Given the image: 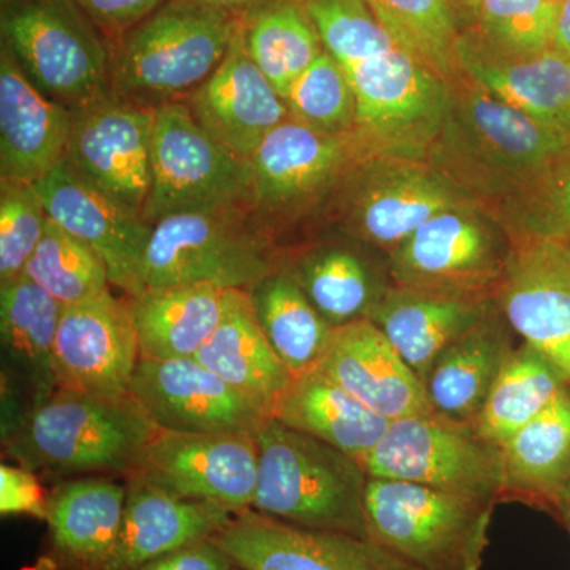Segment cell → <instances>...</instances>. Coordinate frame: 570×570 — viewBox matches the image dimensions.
Returning a JSON list of instances; mask_svg holds the SVG:
<instances>
[{
	"instance_id": "cell-1",
	"label": "cell",
	"mask_w": 570,
	"mask_h": 570,
	"mask_svg": "<svg viewBox=\"0 0 570 570\" xmlns=\"http://www.w3.org/2000/svg\"><path fill=\"white\" fill-rule=\"evenodd\" d=\"M460 75L450 81L448 118L428 159L471 200L475 194L512 204L570 151V138Z\"/></svg>"
},
{
	"instance_id": "cell-2",
	"label": "cell",
	"mask_w": 570,
	"mask_h": 570,
	"mask_svg": "<svg viewBox=\"0 0 570 570\" xmlns=\"http://www.w3.org/2000/svg\"><path fill=\"white\" fill-rule=\"evenodd\" d=\"M157 431L130 395L56 389L3 420V448L32 472L129 479Z\"/></svg>"
},
{
	"instance_id": "cell-3",
	"label": "cell",
	"mask_w": 570,
	"mask_h": 570,
	"mask_svg": "<svg viewBox=\"0 0 570 570\" xmlns=\"http://www.w3.org/2000/svg\"><path fill=\"white\" fill-rule=\"evenodd\" d=\"M258 449L253 509L307 530L370 539L367 474L354 456L268 419Z\"/></svg>"
},
{
	"instance_id": "cell-4",
	"label": "cell",
	"mask_w": 570,
	"mask_h": 570,
	"mask_svg": "<svg viewBox=\"0 0 570 570\" xmlns=\"http://www.w3.org/2000/svg\"><path fill=\"white\" fill-rule=\"evenodd\" d=\"M243 14L168 0L122 36L111 56L110 94L157 108L195 91L223 62Z\"/></svg>"
},
{
	"instance_id": "cell-5",
	"label": "cell",
	"mask_w": 570,
	"mask_h": 570,
	"mask_svg": "<svg viewBox=\"0 0 570 570\" xmlns=\"http://www.w3.org/2000/svg\"><path fill=\"white\" fill-rule=\"evenodd\" d=\"M370 539L420 570H480L493 502L395 479H367Z\"/></svg>"
},
{
	"instance_id": "cell-6",
	"label": "cell",
	"mask_w": 570,
	"mask_h": 570,
	"mask_svg": "<svg viewBox=\"0 0 570 570\" xmlns=\"http://www.w3.org/2000/svg\"><path fill=\"white\" fill-rule=\"evenodd\" d=\"M2 45L41 94L70 110L110 94L111 56L75 0H2Z\"/></svg>"
},
{
	"instance_id": "cell-7",
	"label": "cell",
	"mask_w": 570,
	"mask_h": 570,
	"mask_svg": "<svg viewBox=\"0 0 570 570\" xmlns=\"http://www.w3.org/2000/svg\"><path fill=\"white\" fill-rule=\"evenodd\" d=\"M344 70L356 100L354 135L367 159L426 160L448 118L450 82L401 47Z\"/></svg>"
},
{
	"instance_id": "cell-8",
	"label": "cell",
	"mask_w": 570,
	"mask_h": 570,
	"mask_svg": "<svg viewBox=\"0 0 570 570\" xmlns=\"http://www.w3.org/2000/svg\"><path fill=\"white\" fill-rule=\"evenodd\" d=\"M360 463L367 478L404 480L493 504L505 498L501 445L483 438L474 423L436 412L390 423Z\"/></svg>"
},
{
	"instance_id": "cell-9",
	"label": "cell",
	"mask_w": 570,
	"mask_h": 570,
	"mask_svg": "<svg viewBox=\"0 0 570 570\" xmlns=\"http://www.w3.org/2000/svg\"><path fill=\"white\" fill-rule=\"evenodd\" d=\"M247 200L249 163L214 140L187 105L157 107L145 219L154 225L176 214L235 209Z\"/></svg>"
},
{
	"instance_id": "cell-10",
	"label": "cell",
	"mask_w": 570,
	"mask_h": 570,
	"mask_svg": "<svg viewBox=\"0 0 570 570\" xmlns=\"http://www.w3.org/2000/svg\"><path fill=\"white\" fill-rule=\"evenodd\" d=\"M232 214L183 213L154 224L142 287L205 283L247 292L276 272L268 242Z\"/></svg>"
},
{
	"instance_id": "cell-11",
	"label": "cell",
	"mask_w": 570,
	"mask_h": 570,
	"mask_svg": "<svg viewBox=\"0 0 570 570\" xmlns=\"http://www.w3.org/2000/svg\"><path fill=\"white\" fill-rule=\"evenodd\" d=\"M513 242L471 202L420 225L389 253L393 284L450 294L494 296Z\"/></svg>"
},
{
	"instance_id": "cell-12",
	"label": "cell",
	"mask_w": 570,
	"mask_h": 570,
	"mask_svg": "<svg viewBox=\"0 0 570 570\" xmlns=\"http://www.w3.org/2000/svg\"><path fill=\"white\" fill-rule=\"evenodd\" d=\"M257 466L255 433L159 430L132 478L176 498L213 502L239 512L253 508Z\"/></svg>"
},
{
	"instance_id": "cell-13",
	"label": "cell",
	"mask_w": 570,
	"mask_h": 570,
	"mask_svg": "<svg viewBox=\"0 0 570 570\" xmlns=\"http://www.w3.org/2000/svg\"><path fill=\"white\" fill-rule=\"evenodd\" d=\"M515 239L494 294L499 313L570 387L569 243L538 236Z\"/></svg>"
},
{
	"instance_id": "cell-14",
	"label": "cell",
	"mask_w": 570,
	"mask_h": 570,
	"mask_svg": "<svg viewBox=\"0 0 570 570\" xmlns=\"http://www.w3.org/2000/svg\"><path fill=\"white\" fill-rule=\"evenodd\" d=\"M156 108L108 96L71 110L67 160L105 194L142 213L151 189Z\"/></svg>"
},
{
	"instance_id": "cell-15",
	"label": "cell",
	"mask_w": 570,
	"mask_h": 570,
	"mask_svg": "<svg viewBox=\"0 0 570 570\" xmlns=\"http://www.w3.org/2000/svg\"><path fill=\"white\" fill-rule=\"evenodd\" d=\"M36 189L48 217L99 254L111 287L127 296L145 291L142 261L154 225L142 213L82 178L67 157L36 183Z\"/></svg>"
},
{
	"instance_id": "cell-16",
	"label": "cell",
	"mask_w": 570,
	"mask_h": 570,
	"mask_svg": "<svg viewBox=\"0 0 570 570\" xmlns=\"http://www.w3.org/2000/svg\"><path fill=\"white\" fill-rule=\"evenodd\" d=\"M213 540L247 570H420L373 539L307 530L253 508L236 512Z\"/></svg>"
},
{
	"instance_id": "cell-17",
	"label": "cell",
	"mask_w": 570,
	"mask_h": 570,
	"mask_svg": "<svg viewBox=\"0 0 570 570\" xmlns=\"http://www.w3.org/2000/svg\"><path fill=\"white\" fill-rule=\"evenodd\" d=\"M140 360L129 296L119 298L108 288L63 307L55 347L56 389L129 395Z\"/></svg>"
},
{
	"instance_id": "cell-18",
	"label": "cell",
	"mask_w": 570,
	"mask_h": 570,
	"mask_svg": "<svg viewBox=\"0 0 570 570\" xmlns=\"http://www.w3.org/2000/svg\"><path fill=\"white\" fill-rule=\"evenodd\" d=\"M129 395L171 433H255L272 419L195 358H141Z\"/></svg>"
},
{
	"instance_id": "cell-19",
	"label": "cell",
	"mask_w": 570,
	"mask_h": 570,
	"mask_svg": "<svg viewBox=\"0 0 570 570\" xmlns=\"http://www.w3.org/2000/svg\"><path fill=\"white\" fill-rule=\"evenodd\" d=\"M362 159L367 157L355 135L321 134L285 119L247 160L250 202L269 213L294 212L322 197Z\"/></svg>"
},
{
	"instance_id": "cell-20",
	"label": "cell",
	"mask_w": 570,
	"mask_h": 570,
	"mask_svg": "<svg viewBox=\"0 0 570 570\" xmlns=\"http://www.w3.org/2000/svg\"><path fill=\"white\" fill-rule=\"evenodd\" d=\"M367 164L348 228L360 242L389 253L438 213L472 202L426 160L374 157Z\"/></svg>"
},
{
	"instance_id": "cell-21",
	"label": "cell",
	"mask_w": 570,
	"mask_h": 570,
	"mask_svg": "<svg viewBox=\"0 0 570 570\" xmlns=\"http://www.w3.org/2000/svg\"><path fill=\"white\" fill-rule=\"evenodd\" d=\"M187 107L214 140L245 160L291 118L283 97L247 51L243 20L223 62L190 94Z\"/></svg>"
},
{
	"instance_id": "cell-22",
	"label": "cell",
	"mask_w": 570,
	"mask_h": 570,
	"mask_svg": "<svg viewBox=\"0 0 570 570\" xmlns=\"http://www.w3.org/2000/svg\"><path fill=\"white\" fill-rule=\"evenodd\" d=\"M456 61L461 75L491 96L570 138V61L557 48L510 55L479 33H461Z\"/></svg>"
},
{
	"instance_id": "cell-23",
	"label": "cell",
	"mask_w": 570,
	"mask_h": 570,
	"mask_svg": "<svg viewBox=\"0 0 570 570\" xmlns=\"http://www.w3.org/2000/svg\"><path fill=\"white\" fill-rule=\"evenodd\" d=\"M71 110L41 94L0 51V181L36 184L67 157Z\"/></svg>"
},
{
	"instance_id": "cell-24",
	"label": "cell",
	"mask_w": 570,
	"mask_h": 570,
	"mask_svg": "<svg viewBox=\"0 0 570 570\" xmlns=\"http://www.w3.org/2000/svg\"><path fill=\"white\" fill-rule=\"evenodd\" d=\"M318 370L390 422L433 412L423 382L370 318L336 328Z\"/></svg>"
},
{
	"instance_id": "cell-25",
	"label": "cell",
	"mask_w": 570,
	"mask_h": 570,
	"mask_svg": "<svg viewBox=\"0 0 570 570\" xmlns=\"http://www.w3.org/2000/svg\"><path fill=\"white\" fill-rule=\"evenodd\" d=\"M127 483L86 475L56 487L47 497L50 551L45 570H107L126 509Z\"/></svg>"
},
{
	"instance_id": "cell-26",
	"label": "cell",
	"mask_w": 570,
	"mask_h": 570,
	"mask_svg": "<svg viewBox=\"0 0 570 570\" xmlns=\"http://www.w3.org/2000/svg\"><path fill=\"white\" fill-rule=\"evenodd\" d=\"M497 309L494 296L393 284L367 318L423 382L445 348Z\"/></svg>"
},
{
	"instance_id": "cell-27",
	"label": "cell",
	"mask_w": 570,
	"mask_h": 570,
	"mask_svg": "<svg viewBox=\"0 0 570 570\" xmlns=\"http://www.w3.org/2000/svg\"><path fill=\"white\" fill-rule=\"evenodd\" d=\"M235 513L213 502L176 498L137 478L127 479L121 534L107 570H135L190 543L213 539Z\"/></svg>"
},
{
	"instance_id": "cell-28",
	"label": "cell",
	"mask_w": 570,
	"mask_h": 570,
	"mask_svg": "<svg viewBox=\"0 0 570 570\" xmlns=\"http://www.w3.org/2000/svg\"><path fill=\"white\" fill-rule=\"evenodd\" d=\"M62 311L58 299L26 275L0 284L3 385L10 396L21 393L28 400L24 409L56 390L55 347Z\"/></svg>"
},
{
	"instance_id": "cell-29",
	"label": "cell",
	"mask_w": 570,
	"mask_h": 570,
	"mask_svg": "<svg viewBox=\"0 0 570 570\" xmlns=\"http://www.w3.org/2000/svg\"><path fill=\"white\" fill-rule=\"evenodd\" d=\"M195 360L242 393L266 417L275 415L294 379L266 341L249 295L236 288L228 294L223 321Z\"/></svg>"
},
{
	"instance_id": "cell-30",
	"label": "cell",
	"mask_w": 570,
	"mask_h": 570,
	"mask_svg": "<svg viewBox=\"0 0 570 570\" xmlns=\"http://www.w3.org/2000/svg\"><path fill=\"white\" fill-rule=\"evenodd\" d=\"M232 288L175 284L129 296L145 360L195 358L223 321Z\"/></svg>"
},
{
	"instance_id": "cell-31",
	"label": "cell",
	"mask_w": 570,
	"mask_h": 570,
	"mask_svg": "<svg viewBox=\"0 0 570 570\" xmlns=\"http://www.w3.org/2000/svg\"><path fill=\"white\" fill-rule=\"evenodd\" d=\"M499 309L445 348L423 379L431 411L459 422H474L512 348Z\"/></svg>"
},
{
	"instance_id": "cell-32",
	"label": "cell",
	"mask_w": 570,
	"mask_h": 570,
	"mask_svg": "<svg viewBox=\"0 0 570 570\" xmlns=\"http://www.w3.org/2000/svg\"><path fill=\"white\" fill-rule=\"evenodd\" d=\"M273 419L358 461L376 448L392 423L321 370L292 379Z\"/></svg>"
},
{
	"instance_id": "cell-33",
	"label": "cell",
	"mask_w": 570,
	"mask_h": 570,
	"mask_svg": "<svg viewBox=\"0 0 570 570\" xmlns=\"http://www.w3.org/2000/svg\"><path fill=\"white\" fill-rule=\"evenodd\" d=\"M247 295L266 341L292 376L318 370L332 348L336 328L322 317L294 277L277 268Z\"/></svg>"
},
{
	"instance_id": "cell-34",
	"label": "cell",
	"mask_w": 570,
	"mask_h": 570,
	"mask_svg": "<svg viewBox=\"0 0 570 570\" xmlns=\"http://www.w3.org/2000/svg\"><path fill=\"white\" fill-rule=\"evenodd\" d=\"M284 269L335 328L370 317L393 285L365 255L347 246L316 247Z\"/></svg>"
},
{
	"instance_id": "cell-35",
	"label": "cell",
	"mask_w": 570,
	"mask_h": 570,
	"mask_svg": "<svg viewBox=\"0 0 570 570\" xmlns=\"http://www.w3.org/2000/svg\"><path fill=\"white\" fill-rule=\"evenodd\" d=\"M501 449L505 497L551 502L570 479V389Z\"/></svg>"
},
{
	"instance_id": "cell-36",
	"label": "cell",
	"mask_w": 570,
	"mask_h": 570,
	"mask_svg": "<svg viewBox=\"0 0 570 570\" xmlns=\"http://www.w3.org/2000/svg\"><path fill=\"white\" fill-rule=\"evenodd\" d=\"M566 389L570 387L560 371L523 343L510 352L482 411L472 423L483 438L502 445L546 411Z\"/></svg>"
},
{
	"instance_id": "cell-37",
	"label": "cell",
	"mask_w": 570,
	"mask_h": 570,
	"mask_svg": "<svg viewBox=\"0 0 570 570\" xmlns=\"http://www.w3.org/2000/svg\"><path fill=\"white\" fill-rule=\"evenodd\" d=\"M247 51L281 97L324 52L299 0H272L243 14Z\"/></svg>"
},
{
	"instance_id": "cell-38",
	"label": "cell",
	"mask_w": 570,
	"mask_h": 570,
	"mask_svg": "<svg viewBox=\"0 0 570 570\" xmlns=\"http://www.w3.org/2000/svg\"><path fill=\"white\" fill-rule=\"evenodd\" d=\"M390 36L449 82L461 73L455 0H363Z\"/></svg>"
},
{
	"instance_id": "cell-39",
	"label": "cell",
	"mask_w": 570,
	"mask_h": 570,
	"mask_svg": "<svg viewBox=\"0 0 570 570\" xmlns=\"http://www.w3.org/2000/svg\"><path fill=\"white\" fill-rule=\"evenodd\" d=\"M63 307L91 299L111 287L99 254L48 217L47 230L24 273Z\"/></svg>"
},
{
	"instance_id": "cell-40",
	"label": "cell",
	"mask_w": 570,
	"mask_h": 570,
	"mask_svg": "<svg viewBox=\"0 0 570 570\" xmlns=\"http://www.w3.org/2000/svg\"><path fill=\"white\" fill-rule=\"evenodd\" d=\"M288 116L317 132L354 135L356 100L346 70L324 51L288 89L284 97Z\"/></svg>"
},
{
	"instance_id": "cell-41",
	"label": "cell",
	"mask_w": 570,
	"mask_h": 570,
	"mask_svg": "<svg viewBox=\"0 0 570 570\" xmlns=\"http://www.w3.org/2000/svg\"><path fill=\"white\" fill-rule=\"evenodd\" d=\"M322 47L343 69L397 47L363 0H299Z\"/></svg>"
},
{
	"instance_id": "cell-42",
	"label": "cell",
	"mask_w": 570,
	"mask_h": 570,
	"mask_svg": "<svg viewBox=\"0 0 570 570\" xmlns=\"http://www.w3.org/2000/svg\"><path fill=\"white\" fill-rule=\"evenodd\" d=\"M560 0H479L480 39L510 55L553 47Z\"/></svg>"
},
{
	"instance_id": "cell-43",
	"label": "cell",
	"mask_w": 570,
	"mask_h": 570,
	"mask_svg": "<svg viewBox=\"0 0 570 570\" xmlns=\"http://www.w3.org/2000/svg\"><path fill=\"white\" fill-rule=\"evenodd\" d=\"M47 224L36 184L0 181V284L24 273Z\"/></svg>"
},
{
	"instance_id": "cell-44",
	"label": "cell",
	"mask_w": 570,
	"mask_h": 570,
	"mask_svg": "<svg viewBox=\"0 0 570 570\" xmlns=\"http://www.w3.org/2000/svg\"><path fill=\"white\" fill-rule=\"evenodd\" d=\"M562 164V160H560ZM517 238H570V163L551 168L527 194L505 209Z\"/></svg>"
},
{
	"instance_id": "cell-45",
	"label": "cell",
	"mask_w": 570,
	"mask_h": 570,
	"mask_svg": "<svg viewBox=\"0 0 570 570\" xmlns=\"http://www.w3.org/2000/svg\"><path fill=\"white\" fill-rule=\"evenodd\" d=\"M96 28L126 36L159 9L163 0H75Z\"/></svg>"
},
{
	"instance_id": "cell-46",
	"label": "cell",
	"mask_w": 570,
	"mask_h": 570,
	"mask_svg": "<svg viewBox=\"0 0 570 570\" xmlns=\"http://www.w3.org/2000/svg\"><path fill=\"white\" fill-rule=\"evenodd\" d=\"M0 510L2 515L28 513L47 519V497L36 479V472L20 466H0Z\"/></svg>"
},
{
	"instance_id": "cell-47",
	"label": "cell",
	"mask_w": 570,
	"mask_h": 570,
	"mask_svg": "<svg viewBox=\"0 0 570 570\" xmlns=\"http://www.w3.org/2000/svg\"><path fill=\"white\" fill-rule=\"evenodd\" d=\"M235 564L213 539L190 543L145 562L135 570H234Z\"/></svg>"
},
{
	"instance_id": "cell-48",
	"label": "cell",
	"mask_w": 570,
	"mask_h": 570,
	"mask_svg": "<svg viewBox=\"0 0 570 570\" xmlns=\"http://www.w3.org/2000/svg\"><path fill=\"white\" fill-rule=\"evenodd\" d=\"M553 47L570 61V0H560Z\"/></svg>"
},
{
	"instance_id": "cell-49",
	"label": "cell",
	"mask_w": 570,
	"mask_h": 570,
	"mask_svg": "<svg viewBox=\"0 0 570 570\" xmlns=\"http://www.w3.org/2000/svg\"><path fill=\"white\" fill-rule=\"evenodd\" d=\"M184 2L197 3L209 9L232 11V13L245 14L247 11L258 9L272 0H184Z\"/></svg>"
},
{
	"instance_id": "cell-50",
	"label": "cell",
	"mask_w": 570,
	"mask_h": 570,
	"mask_svg": "<svg viewBox=\"0 0 570 570\" xmlns=\"http://www.w3.org/2000/svg\"><path fill=\"white\" fill-rule=\"evenodd\" d=\"M551 504L560 512L561 519L564 520L566 527L570 531V479L566 480L564 485L557 491L551 499Z\"/></svg>"
},
{
	"instance_id": "cell-51",
	"label": "cell",
	"mask_w": 570,
	"mask_h": 570,
	"mask_svg": "<svg viewBox=\"0 0 570 570\" xmlns=\"http://www.w3.org/2000/svg\"><path fill=\"white\" fill-rule=\"evenodd\" d=\"M460 2L463 3V6H466L468 9L475 14V10H478L479 7V0H460Z\"/></svg>"
},
{
	"instance_id": "cell-52",
	"label": "cell",
	"mask_w": 570,
	"mask_h": 570,
	"mask_svg": "<svg viewBox=\"0 0 570 570\" xmlns=\"http://www.w3.org/2000/svg\"><path fill=\"white\" fill-rule=\"evenodd\" d=\"M234 570H247V569L238 568V566H235Z\"/></svg>"
}]
</instances>
